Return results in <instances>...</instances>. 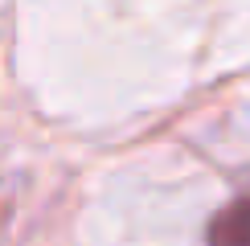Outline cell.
Returning a JSON list of instances; mask_svg holds the SVG:
<instances>
[{
  "label": "cell",
  "instance_id": "obj_1",
  "mask_svg": "<svg viewBox=\"0 0 250 246\" xmlns=\"http://www.w3.org/2000/svg\"><path fill=\"white\" fill-rule=\"evenodd\" d=\"M209 246H250V197L226 205L209 222Z\"/></svg>",
  "mask_w": 250,
  "mask_h": 246
}]
</instances>
